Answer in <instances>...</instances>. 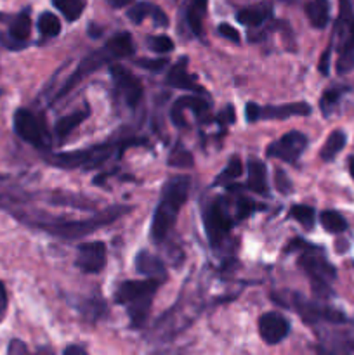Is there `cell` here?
Listing matches in <instances>:
<instances>
[{"instance_id": "cell-26", "label": "cell", "mask_w": 354, "mask_h": 355, "mask_svg": "<svg viewBox=\"0 0 354 355\" xmlns=\"http://www.w3.org/2000/svg\"><path fill=\"white\" fill-rule=\"evenodd\" d=\"M346 142H347L346 132L333 130L332 134L328 135V139L325 141V144H323L321 151H319V158H321L323 162H332V159L342 151Z\"/></svg>"}, {"instance_id": "cell-18", "label": "cell", "mask_w": 354, "mask_h": 355, "mask_svg": "<svg viewBox=\"0 0 354 355\" xmlns=\"http://www.w3.org/2000/svg\"><path fill=\"white\" fill-rule=\"evenodd\" d=\"M127 17L135 24H141L144 19H151L155 26H169V17L160 9L158 6L151 2H137L127 10Z\"/></svg>"}, {"instance_id": "cell-27", "label": "cell", "mask_w": 354, "mask_h": 355, "mask_svg": "<svg viewBox=\"0 0 354 355\" xmlns=\"http://www.w3.org/2000/svg\"><path fill=\"white\" fill-rule=\"evenodd\" d=\"M56 9L66 17V21L73 23L83 14L87 6V0H52Z\"/></svg>"}, {"instance_id": "cell-7", "label": "cell", "mask_w": 354, "mask_h": 355, "mask_svg": "<svg viewBox=\"0 0 354 355\" xmlns=\"http://www.w3.org/2000/svg\"><path fill=\"white\" fill-rule=\"evenodd\" d=\"M14 130L24 142L35 146L37 149L49 148L47 128H45L44 121H40V118L31 113L30 110L21 107L14 113Z\"/></svg>"}, {"instance_id": "cell-21", "label": "cell", "mask_w": 354, "mask_h": 355, "mask_svg": "<svg viewBox=\"0 0 354 355\" xmlns=\"http://www.w3.org/2000/svg\"><path fill=\"white\" fill-rule=\"evenodd\" d=\"M246 173H248V180H246V186L250 191L257 194H262L266 196L269 187H267V170L260 159H248V165H246Z\"/></svg>"}, {"instance_id": "cell-2", "label": "cell", "mask_w": 354, "mask_h": 355, "mask_svg": "<svg viewBox=\"0 0 354 355\" xmlns=\"http://www.w3.org/2000/svg\"><path fill=\"white\" fill-rule=\"evenodd\" d=\"M130 208L124 207H113L110 210H104L101 214H96L92 218H87V220H40L37 217H31L26 214H14L21 222L28 225H33V227L44 229L49 234L59 236V238L65 239H76L82 238V236L90 234L96 229L104 227V225L111 224L117 218H120L121 215L127 214Z\"/></svg>"}, {"instance_id": "cell-34", "label": "cell", "mask_w": 354, "mask_h": 355, "mask_svg": "<svg viewBox=\"0 0 354 355\" xmlns=\"http://www.w3.org/2000/svg\"><path fill=\"white\" fill-rule=\"evenodd\" d=\"M242 173H243L242 159H239L238 156H233V158L229 159L228 166H226V168L222 170V172L217 175V179H215V184H229L231 180L238 179Z\"/></svg>"}, {"instance_id": "cell-41", "label": "cell", "mask_w": 354, "mask_h": 355, "mask_svg": "<svg viewBox=\"0 0 354 355\" xmlns=\"http://www.w3.org/2000/svg\"><path fill=\"white\" fill-rule=\"evenodd\" d=\"M330 55H332V44L326 47V51L323 52L321 59H319V71H321L323 75H328L330 71Z\"/></svg>"}, {"instance_id": "cell-1", "label": "cell", "mask_w": 354, "mask_h": 355, "mask_svg": "<svg viewBox=\"0 0 354 355\" xmlns=\"http://www.w3.org/2000/svg\"><path fill=\"white\" fill-rule=\"evenodd\" d=\"M189 189L191 179L186 175L172 177V179L163 186L162 198H160L158 207H156L151 222L153 241L160 243L169 236L170 229L176 224V218L177 215H179L180 208L186 203Z\"/></svg>"}, {"instance_id": "cell-31", "label": "cell", "mask_w": 354, "mask_h": 355, "mask_svg": "<svg viewBox=\"0 0 354 355\" xmlns=\"http://www.w3.org/2000/svg\"><path fill=\"white\" fill-rule=\"evenodd\" d=\"M151 302L153 298H146V300H139L134 302V304L127 305L128 315H130V322L134 328H141L142 324L148 319L149 311H151Z\"/></svg>"}, {"instance_id": "cell-42", "label": "cell", "mask_w": 354, "mask_h": 355, "mask_svg": "<svg viewBox=\"0 0 354 355\" xmlns=\"http://www.w3.org/2000/svg\"><path fill=\"white\" fill-rule=\"evenodd\" d=\"M7 309V291H6V286H3V283L0 281V315L6 312Z\"/></svg>"}, {"instance_id": "cell-13", "label": "cell", "mask_w": 354, "mask_h": 355, "mask_svg": "<svg viewBox=\"0 0 354 355\" xmlns=\"http://www.w3.org/2000/svg\"><path fill=\"white\" fill-rule=\"evenodd\" d=\"M75 266L87 274H97L106 266V246L101 241L83 243L76 250Z\"/></svg>"}, {"instance_id": "cell-44", "label": "cell", "mask_w": 354, "mask_h": 355, "mask_svg": "<svg viewBox=\"0 0 354 355\" xmlns=\"http://www.w3.org/2000/svg\"><path fill=\"white\" fill-rule=\"evenodd\" d=\"M106 2L110 3V6H113V7H117V9H120V7L128 6V3H130L132 0H106Z\"/></svg>"}, {"instance_id": "cell-32", "label": "cell", "mask_w": 354, "mask_h": 355, "mask_svg": "<svg viewBox=\"0 0 354 355\" xmlns=\"http://www.w3.org/2000/svg\"><path fill=\"white\" fill-rule=\"evenodd\" d=\"M290 217L302 225L304 229H312L316 222V211L307 205H295L290 208Z\"/></svg>"}, {"instance_id": "cell-20", "label": "cell", "mask_w": 354, "mask_h": 355, "mask_svg": "<svg viewBox=\"0 0 354 355\" xmlns=\"http://www.w3.org/2000/svg\"><path fill=\"white\" fill-rule=\"evenodd\" d=\"M271 16H273V7H271V3L259 2L239 10V12L236 14V19L242 24H245V26L257 28L260 26V24L266 23Z\"/></svg>"}, {"instance_id": "cell-38", "label": "cell", "mask_w": 354, "mask_h": 355, "mask_svg": "<svg viewBox=\"0 0 354 355\" xmlns=\"http://www.w3.org/2000/svg\"><path fill=\"white\" fill-rule=\"evenodd\" d=\"M217 31H219V35H221V37L228 38V40L235 42V44H238V42H239V33H238V30H236V28H233V24L221 23V24H219Z\"/></svg>"}, {"instance_id": "cell-12", "label": "cell", "mask_w": 354, "mask_h": 355, "mask_svg": "<svg viewBox=\"0 0 354 355\" xmlns=\"http://www.w3.org/2000/svg\"><path fill=\"white\" fill-rule=\"evenodd\" d=\"M160 286V281L144 279V281H125L115 291V302L121 305L134 304V302L153 298Z\"/></svg>"}, {"instance_id": "cell-35", "label": "cell", "mask_w": 354, "mask_h": 355, "mask_svg": "<svg viewBox=\"0 0 354 355\" xmlns=\"http://www.w3.org/2000/svg\"><path fill=\"white\" fill-rule=\"evenodd\" d=\"M148 47L158 54H163V52L167 54V52L174 51V42L167 35H156V37H148Z\"/></svg>"}, {"instance_id": "cell-43", "label": "cell", "mask_w": 354, "mask_h": 355, "mask_svg": "<svg viewBox=\"0 0 354 355\" xmlns=\"http://www.w3.org/2000/svg\"><path fill=\"white\" fill-rule=\"evenodd\" d=\"M62 355H89V354H87L85 350L82 349V347L69 345V347H66L65 352H62Z\"/></svg>"}, {"instance_id": "cell-23", "label": "cell", "mask_w": 354, "mask_h": 355, "mask_svg": "<svg viewBox=\"0 0 354 355\" xmlns=\"http://www.w3.org/2000/svg\"><path fill=\"white\" fill-rule=\"evenodd\" d=\"M208 0H191L187 6V24L198 38L203 37V17L207 14Z\"/></svg>"}, {"instance_id": "cell-8", "label": "cell", "mask_w": 354, "mask_h": 355, "mask_svg": "<svg viewBox=\"0 0 354 355\" xmlns=\"http://www.w3.org/2000/svg\"><path fill=\"white\" fill-rule=\"evenodd\" d=\"M312 107L307 103H290L281 106H257L248 103L245 107V116L250 123L259 120H285L290 116H307Z\"/></svg>"}, {"instance_id": "cell-6", "label": "cell", "mask_w": 354, "mask_h": 355, "mask_svg": "<svg viewBox=\"0 0 354 355\" xmlns=\"http://www.w3.org/2000/svg\"><path fill=\"white\" fill-rule=\"evenodd\" d=\"M203 225L207 231L208 241L214 246L221 245L233 227V215L226 208V201L222 198L212 201L203 214Z\"/></svg>"}, {"instance_id": "cell-25", "label": "cell", "mask_w": 354, "mask_h": 355, "mask_svg": "<svg viewBox=\"0 0 354 355\" xmlns=\"http://www.w3.org/2000/svg\"><path fill=\"white\" fill-rule=\"evenodd\" d=\"M89 114H90V110L89 107H87V110H82V111H75V113H71V114H66V116H62L61 120L58 121V123H56V135H58L59 139H66L68 137L69 134H71L73 130H75L76 127H78V125H82L83 121L87 120V118H89Z\"/></svg>"}, {"instance_id": "cell-3", "label": "cell", "mask_w": 354, "mask_h": 355, "mask_svg": "<svg viewBox=\"0 0 354 355\" xmlns=\"http://www.w3.org/2000/svg\"><path fill=\"white\" fill-rule=\"evenodd\" d=\"M301 246H295L294 243H290V248H301L302 253L298 257V266L302 267L305 274L309 276L312 284V290H314L316 295L319 297H330L332 295V290H330V284L335 281L337 270L332 263L326 260L325 252H323L319 246L307 245L304 241H298Z\"/></svg>"}, {"instance_id": "cell-46", "label": "cell", "mask_w": 354, "mask_h": 355, "mask_svg": "<svg viewBox=\"0 0 354 355\" xmlns=\"http://www.w3.org/2000/svg\"><path fill=\"white\" fill-rule=\"evenodd\" d=\"M0 19H3V14H0Z\"/></svg>"}, {"instance_id": "cell-16", "label": "cell", "mask_w": 354, "mask_h": 355, "mask_svg": "<svg viewBox=\"0 0 354 355\" xmlns=\"http://www.w3.org/2000/svg\"><path fill=\"white\" fill-rule=\"evenodd\" d=\"M184 110H191L198 118H203L208 114V103L201 97L196 96H183L174 103L172 111H170V116H172V121L177 125V127H184L186 125V118L183 116Z\"/></svg>"}, {"instance_id": "cell-10", "label": "cell", "mask_w": 354, "mask_h": 355, "mask_svg": "<svg viewBox=\"0 0 354 355\" xmlns=\"http://www.w3.org/2000/svg\"><path fill=\"white\" fill-rule=\"evenodd\" d=\"M305 148H307V137L302 132L292 130L281 135L278 141L271 142L269 148H267V156L281 159V162L295 163L301 158Z\"/></svg>"}, {"instance_id": "cell-19", "label": "cell", "mask_w": 354, "mask_h": 355, "mask_svg": "<svg viewBox=\"0 0 354 355\" xmlns=\"http://www.w3.org/2000/svg\"><path fill=\"white\" fill-rule=\"evenodd\" d=\"M135 269H137L139 274L149 277V279H156L160 283L167 279V270L163 262L149 252L137 253V257H135Z\"/></svg>"}, {"instance_id": "cell-39", "label": "cell", "mask_w": 354, "mask_h": 355, "mask_svg": "<svg viewBox=\"0 0 354 355\" xmlns=\"http://www.w3.org/2000/svg\"><path fill=\"white\" fill-rule=\"evenodd\" d=\"M276 189L281 194H288L292 191V184L288 180V177L285 175L283 170H276Z\"/></svg>"}, {"instance_id": "cell-37", "label": "cell", "mask_w": 354, "mask_h": 355, "mask_svg": "<svg viewBox=\"0 0 354 355\" xmlns=\"http://www.w3.org/2000/svg\"><path fill=\"white\" fill-rule=\"evenodd\" d=\"M167 59H137L135 64L141 66L144 69H151V71H162L167 66Z\"/></svg>"}, {"instance_id": "cell-11", "label": "cell", "mask_w": 354, "mask_h": 355, "mask_svg": "<svg viewBox=\"0 0 354 355\" xmlns=\"http://www.w3.org/2000/svg\"><path fill=\"white\" fill-rule=\"evenodd\" d=\"M111 78H113L115 87H117L118 94L124 97L125 103L130 107H135L139 104L142 97V83L130 69H127L125 66L113 64L110 69Z\"/></svg>"}, {"instance_id": "cell-33", "label": "cell", "mask_w": 354, "mask_h": 355, "mask_svg": "<svg viewBox=\"0 0 354 355\" xmlns=\"http://www.w3.org/2000/svg\"><path fill=\"white\" fill-rule=\"evenodd\" d=\"M38 31L44 37H58L61 33V21L56 14L42 12L38 17Z\"/></svg>"}, {"instance_id": "cell-24", "label": "cell", "mask_w": 354, "mask_h": 355, "mask_svg": "<svg viewBox=\"0 0 354 355\" xmlns=\"http://www.w3.org/2000/svg\"><path fill=\"white\" fill-rule=\"evenodd\" d=\"M31 33V19L28 10H23L21 14H17L16 17L12 19L9 26V38L14 40L16 44H19L21 47H24L26 40L30 38Z\"/></svg>"}, {"instance_id": "cell-4", "label": "cell", "mask_w": 354, "mask_h": 355, "mask_svg": "<svg viewBox=\"0 0 354 355\" xmlns=\"http://www.w3.org/2000/svg\"><path fill=\"white\" fill-rule=\"evenodd\" d=\"M337 45V73L347 75L354 69V7L353 0H339V16L333 28Z\"/></svg>"}, {"instance_id": "cell-22", "label": "cell", "mask_w": 354, "mask_h": 355, "mask_svg": "<svg viewBox=\"0 0 354 355\" xmlns=\"http://www.w3.org/2000/svg\"><path fill=\"white\" fill-rule=\"evenodd\" d=\"M305 16L312 26L323 30L330 21V2L328 0H309L305 3Z\"/></svg>"}, {"instance_id": "cell-29", "label": "cell", "mask_w": 354, "mask_h": 355, "mask_svg": "<svg viewBox=\"0 0 354 355\" xmlns=\"http://www.w3.org/2000/svg\"><path fill=\"white\" fill-rule=\"evenodd\" d=\"M108 47L115 52L117 58H125V55H130L134 52V42H132V35L127 31H121L117 33L115 37H111L106 42Z\"/></svg>"}, {"instance_id": "cell-36", "label": "cell", "mask_w": 354, "mask_h": 355, "mask_svg": "<svg viewBox=\"0 0 354 355\" xmlns=\"http://www.w3.org/2000/svg\"><path fill=\"white\" fill-rule=\"evenodd\" d=\"M255 208H257L255 203H253L252 200H248V198H239L238 203H236L235 218H236V220H243V218L248 217V215L252 214Z\"/></svg>"}, {"instance_id": "cell-40", "label": "cell", "mask_w": 354, "mask_h": 355, "mask_svg": "<svg viewBox=\"0 0 354 355\" xmlns=\"http://www.w3.org/2000/svg\"><path fill=\"white\" fill-rule=\"evenodd\" d=\"M7 355H31L28 347L24 345L21 340H12L9 343V349H7Z\"/></svg>"}, {"instance_id": "cell-5", "label": "cell", "mask_w": 354, "mask_h": 355, "mask_svg": "<svg viewBox=\"0 0 354 355\" xmlns=\"http://www.w3.org/2000/svg\"><path fill=\"white\" fill-rule=\"evenodd\" d=\"M118 148L121 146L115 144H101L94 146V148L82 149V151H71V153H58V155H51L47 158L49 165L59 166V168H83L90 170L96 166L103 165L106 159H110L115 155Z\"/></svg>"}, {"instance_id": "cell-14", "label": "cell", "mask_w": 354, "mask_h": 355, "mask_svg": "<svg viewBox=\"0 0 354 355\" xmlns=\"http://www.w3.org/2000/svg\"><path fill=\"white\" fill-rule=\"evenodd\" d=\"M290 333V322L280 312H266L259 319V335L267 345L283 342Z\"/></svg>"}, {"instance_id": "cell-30", "label": "cell", "mask_w": 354, "mask_h": 355, "mask_svg": "<svg viewBox=\"0 0 354 355\" xmlns=\"http://www.w3.org/2000/svg\"><path fill=\"white\" fill-rule=\"evenodd\" d=\"M319 222H321L323 229L332 234H340V232L347 231V220L335 210H325L319 215Z\"/></svg>"}, {"instance_id": "cell-28", "label": "cell", "mask_w": 354, "mask_h": 355, "mask_svg": "<svg viewBox=\"0 0 354 355\" xmlns=\"http://www.w3.org/2000/svg\"><path fill=\"white\" fill-rule=\"evenodd\" d=\"M347 90H349L347 87L333 85L323 92L321 101H319V107H321V113L325 114V116H330V114L333 113V110H335L339 101L342 99V96L347 92Z\"/></svg>"}, {"instance_id": "cell-9", "label": "cell", "mask_w": 354, "mask_h": 355, "mask_svg": "<svg viewBox=\"0 0 354 355\" xmlns=\"http://www.w3.org/2000/svg\"><path fill=\"white\" fill-rule=\"evenodd\" d=\"M111 59H117V55H115V52L108 47V44L104 45L103 49H99V51L92 52V54H89L87 58H83L82 61H80L78 68H76L75 71L68 76V80H66L65 85L61 87V90H59L58 96H56L54 99H59V97L65 96V94L69 92V90H71L76 83L82 82L87 75H90L92 71L99 69L101 66H104L106 62H110Z\"/></svg>"}, {"instance_id": "cell-15", "label": "cell", "mask_w": 354, "mask_h": 355, "mask_svg": "<svg viewBox=\"0 0 354 355\" xmlns=\"http://www.w3.org/2000/svg\"><path fill=\"white\" fill-rule=\"evenodd\" d=\"M295 309L301 314V318L307 322H332V324H342L347 322V318L340 311H335L332 307H325L319 304H311V302L297 300Z\"/></svg>"}, {"instance_id": "cell-17", "label": "cell", "mask_w": 354, "mask_h": 355, "mask_svg": "<svg viewBox=\"0 0 354 355\" xmlns=\"http://www.w3.org/2000/svg\"><path fill=\"white\" fill-rule=\"evenodd\" d=\"M167 83L174 89L180 90H191V92L203 94V87L198 85L196 76L187 73V58H180L176 64L170 68L169 75H167Z\"/></svg>"}, {"instance_id": "cell-45", "label": "cell", "mask_w": 354, "mask_h": 355, "mask_svg": "<svg viewBox=\"0 0 354 355\" xmlns=\"http://www.w3.org/2000/svg\"><path fill=\"white\" fill-rule=\"evenodd\" d=\"M347 165H349V173L354 180V156H349V159H347Z\"/></svg>"}]
</instances>
